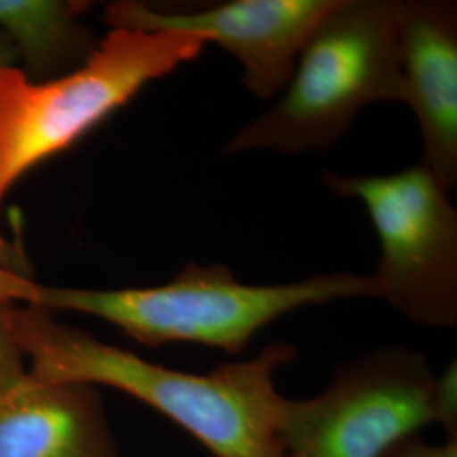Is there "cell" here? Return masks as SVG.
<instances>
[{"instance_id": "1", "label": "cell", "mask_w": 457, "mask_h": 457, "mask_svg": "<svg viewBox=\"0 0 457 457\" xmlns=\"http://www.w3.org/2000/svg\"><path fill=\"white\" fill-rule=\"evenodd\" d=\"M5 320L39 381L126 393L179 425L213 457H288L279 439L287 396L278 392L275 376L296 358L295 344H268L251 360L187 373L104 343L37 307L9 305Z\"/></svg>"}, {"instance_id": "2", "label": "cell", "mask_w": 457, "mask_h": 457, "mask_svg": "<svg viewBox=\"0 0 457 457\" xmlns=\"http://www.w3.org/2000/svg\"><path fill=\"white\" fill-rule=\"evenodd\" d=\"M362 296H379L375 277L322 273L279 285H247L226 264L188 262L171 281L147 288L88 290L34 281L26 305L96 317L153 349L198 344L239 356L260 330L290 312Z\"/></svg>"}, {"instance_id": "3", "label": "cell", "mask_w": 457, "mask_h": 457, "mask_svg": "<svg viewBox=\"0 0 457 457\" xmlns=\"http://www.w3.org/2000/svg\"><path fill=\"white\" fill-rule=\"evenodd\" d=\"M398 11L400 0H339L302 49L283 96L222 153H324L366 107L403 104Z\"/></svg>"}, {"instance_id": "4", "label": "cell", "mask_w": 457, "mask_h": 457, "mask_svg": "<svg viewBox=\"0 0 457 457\" xmlns=\"http://www.w3.org/2000/svg\"><path fill=\"white\" fill-rule=\"evenodd\" d=\"M205 46L175 31L111 28L88 60L62 77L36 82L14 63L0 66V207L34 166L79 143Z\"/></svg>"}, {"instance_id": "5", "label": "cell", "mask_w": 457, "mask_h": 457, "mask_svg": "<svg viewBox=\"0 0 457 457\" xmlns=\"http://www.w3.org/2000/svg\"><path fill=\"white\" fill-rule=\"evenodd\" d=\"M322 181L360 200L375 226L379 298L411 324L456 326L457 212L436 175L420 163L390 175L327 171Z\"/></svg>"}, {"instance_id": "6", "label": "cell", "mask_w": 457, "mask_h": 457, "mask_svg": "<svg viewBox=\"0 0 457 457\" xmlns=\"http://www.w3.org/2000/svg\"><path fill=\"white\" fill-rule=\"evenodd\" d=\"M436 378L424 354L403 344L344 361L319 395L285 400L279 439L287 456H383L436 424Z\"/></svg>"}, {"instance_id": "7", "label": "cell", "mask_w": 457, "mask_h": 457, "mask_svg": "<svg viewBox=\"0 0 457 457\" xmlns=\"http://www.w3.org/2000/svg\"><path fill=\"white\" fill-rule=\"evenodd\" d=\"M339 0H230L192 11H166L141 2L105 7L111 28L188 34L215 43L243 66L245 88L262 100L278 96L319 24Z\"/></svg>"}, {"instance_id": "8", "label": "cell", "mask_w": 457, "mask_h": 457, "mask_svg": "<svg viewBox=\"0 0 457 457\" xmlns=\"http://www.w3.org/2000/svg\"><path fill=\"white\" fill-rule=\"evenodd\" d=\"M0 305V457H122L100 388L34 378Z\"/></svg>"}, {"instance_id": "9", "label": "cell", "mask_w": 457, "mask_h": 457, "mask_svg": "<svg viewBox=\"0 0 457 457\" xmlns=\"http://www.w3.org/2000/svg\"><path fill=\"white\" fill-rule=\"evenodd\" d=\"M403 104L419 120L425 164L445 190L457 183V5L400 0Z\"/></svg>"}, {"instance_id": "10", "label": "cell", "mask_w": 457, "mask_h": 457, "mask_svg": "<svg viewBox=\"0 0 457 457\" xmlns=\"http://www.w3.org/2000/svg\"><path fill=\"white\" fill-rule=\"evenodd\" d=\"M87 2L0 0V36L31 80L43 82L82 66L96 43L82 24Z\"/></svg>"}, {"instance_id": "11", "label": "cell", "mask_w": 457, "mask_h": 457, "mask_svg": "<svg viewBox=\"0 0 457 457\" xmlns=\"http://www.w3.org/2000/svg\"><path fill=\"white\" fill-rule=\"evenodd\" d=\"M19 253L0 234V305H24L33 285Z\"/></svg>"}, {"instance_id": "12", "label": "cell", "mask_w": 457, "mask_h": 457, "mask_svg": "<svg viewBox=\"0 0 457 457\" xmlns=\"http://www.w3.org/2000/svg\"><path fill=\"white\" fill-rule=\"evenodd\" d=\"M436 424L447 439H457V362L451 361L436 378Z\"/></svg>"}, {"instance_id": "13", "label": "cell", "mask_w": 457, "mask_h": 457, "mask_svg": "<svg viewBox=\"0 0 457 457\" xmlns=\"http://www.w3.org/2000/svg\"><path fill=\"white\" fill-rule=\"evenodd\" d=\"M381 457H457V439H445L442 444H430L413 434L396 442Z\"/></svg>"}, {"instance_id": "14", "label": "cell", "mask_w": 457, "mask_h": 457, "mask_svg": "<svg viewBox=\"0 0 457 457\" xmlns=\"http://www.w3.org/2000/svg\"><path fill=\"white\" fill-rule=\"evenodd\" d=\"M12 60H16L14 49L0 36V66L12 65Z\"/></svg>"}]
</instances>
